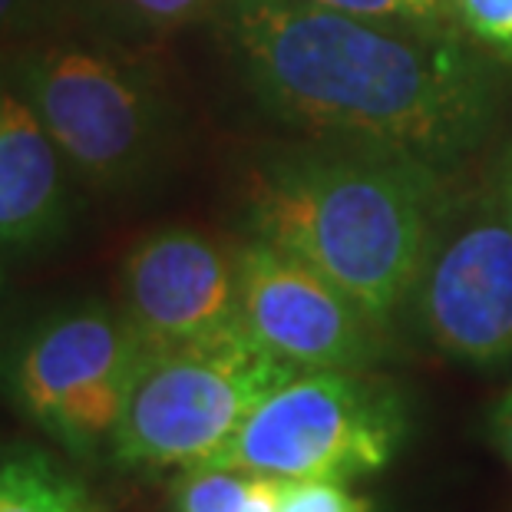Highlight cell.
<instances>
[{"instance_id": "obj_1", "label": "cell", "mask_w": 512, "mask_h": 512, "mask_svg": "<svg viewBox=\"0 0 512 512\" xmlns=\"http://www.w3.org/2000/svg\"><path fill=\"white\" fill-rule=\"evenodd\" d=\"M219 30L245 90L301 139L460 172L503 116V63L460 34H423L311 0H225Z\"/></svg>"}, {"instance_id": "obj_2", "label": "cell", "mask_w": 512, "mask_h": 512, "mask_svg": "<svg viewBox=\"0 0 512 512\" xmlns=\"http://www.w3.org/2000/svg\"><path fill=\"white\" fill-rule=\"evenodd\" d=\"M460 182L394 152L298 139L261 152L248 179V225L308 261L380 328L407 308L433 232Z\"/></svg>"}, {"instance_id": "obj_3", "label": "cell", "mask_w": 512, "mask_h": 512, "mask_svg": "<svg viewBox=\"0 0 512 512\" xmlns=\"http://www.w3.org/2000/svg\"><path fill=\"white\" fill-rule=\"evenodd\" d=\"M291 377L298 370L265 351L245 324L143 351L110 456L133 470L209 463L248 413Z\"/></svg>"}, {"instance_id": "obj_4", "label": "cell", "mask_w": 512, "mask_h": 512, "mask_svg": "<svg viewBox=\"0 0 512 512\" xmlns=\"http://www.w3.org/2000/svg\"><path fill=\"white\" fill-rule=\"evenodd\" d=\"M17 90L43 119L73 176L96 192H126L159 166L172 110L143 63L90 40H53L27 53Z\"/></svg>"}, {"instance_id": "obj_5", "label": "cell", "mask_w": 512, "mask_h": 512, "mask_svg": "<svg viewBox=\"0 0 512 512\" xmlns=\"http://www.w3.org/2000/svg\"><path fill=\"white\" fill-rule=\"evenodd\" d=\"M407 437V403L367 370H308L258 403L209 463L285 483H351L387 470Z\"/></svg>"}, {"instance_id": "obj_6", "label": "cell", "mask_w": 512, "mask_h": 512, "mask_svg": "<svg viewBox=\"0 0 512 512\" xmlns=\"http://www.w3.org/2000/svg\"><path fill=\"white\" fill-rule=\"evenodd\" d=\"M410 311L423 337L456 364L512 361V219L496 176L456 182Z\"/></svg>"}, {"instance_id": "obj_7", "label": "cell", "mask_w": 512, "mask_h": 512, "mask_svg": "<svg viewBox=\"0 0 512 512\" xmlns=\"http://www.w3.org/2000/svg\"><path fill=\"white\" fill-rule=\"evenodd\" d=\"M146 347L123 311L80 301L43 318L10 367L14 403L67 453L110 450Z\"/></svg>"}, {"instance_id": "obj_8", "label": "cell", "mask_w": 512, "mask_h": 512, "mask_svg": "<svg viewBox=\"0 0 512 512\" xmlns=\"http://www.w3.org/2000/svg\"><path fill=\"white\" fill-rule=\"evenodd\" d=\"M235 275L245 331L298 374L370 370L384 351V328L351 294L268 238L248 235Z\"/></svg>"}, {"instance_id": "obj_9", "label": "cell", "mask_w": 512, "mask_h": 512, "mask_svg": "<svg viewBox=\"0 0 512 512\" xmlns=\"http://www.w3.org/2000/svg\"><path fill=\"white\" fill-rule=\"evenodd\" d=\"M123 318L146 351L202 341L238 318L235 255L189 225H166L129 248Z\"/></svg>"}, {"instance_id": "obj_10", "label": "cell", "mask_w": 512, "mask_h": 512, "mask_svg": "<svg viewBox=\"0 0 512 512\" xmlns=\"http://www.w3.org/2000/svg\"><path fill=\"white\" fill-rule=\"evenodd\" d=\"M70 162L24 93L0 83V252H40L73 222Z\"/></svg>"}, {"instance_id": "obj_11", "label": "cell", "mask_w": 512, "mask_h": 512, "mask_svg": "<svg viewBox=\"0 0 512 512\" xmlns=\"http://www.w3.org/2000/svg\"><path fill=\"white\" fill-rule=\"evenodd\" d=\"M83 496L80 479L50 453L34 446L0 453V512H73Z\"/></svg>"}, {"instance_id": "obj_12", "label": "cell", "mask_w": 512, "mask_h": 512, "mask_svg": "<svg viewBox=\"0 0 512 512\" xmlns=\"http://www.w3.org/2000/svg\"><path fill=\"white\" fill-rule=\"evenodd\" d=\"M252 473L232 466H185L172 483V512H242Z\"/></svg>"}, {"instance_id": "obj_13", "label": "cell", "mask_w": 512, "mask_h": 512, "mask_svg": "<svg viewBox=\"0 0 512 512\" xmlns=\"http://www.w3.org/2000/svg\"><path fill=\"white\" fill-rule=\"evenodd\" d=\"M311 4L341 10V14H354V17L384 20V24L423 30V34H460L446 0H311Z\"/></svg>"}, {"instance_id": "obj_14", "label": "cell", "mask_w": 512, "mask_h": 512, "mask_svg": "<svg viewBox=\"0 0 512 512\" xmlns=\"http://www.w3.org/2000/svg\"><path fill=\"white\" fill-rule=\"evenodd\" d=\"M456 30L489 53L496 63L512 67V0H446Z\"/></svg>"}, {"instance_id": "obj_15", "label": "cell", "mask_w": 512, "mask_h": 512, "mask_svg": "<svg viewBox=\"0 0 512 512\" xmlns=\"http://www.w3.org/2000/svg\"><path fill=\"white\" fill-rule=\"evenodd\" d=\"M116 4L152 30H179L219 14L225 0H116Z\"/></svg>"}, {"instance_id": "obj_16", "label": "cell", "mask_w": 512, "mask_h": 512, "mask_svg": "<svg viewBox=\"0 0 512 512\" xmlns=\"http://www.w3.org/2000/svg\"><path fill=\"white\" fill-rule=\"evenodd\" d=\"M281 512H370V499L347 493L344 483L301 479V483H285Z\"/></svg>"}, {"instance_id": "obj_17", "label": "cell", "mask_w": 512, "mask_h": 512, "mask_svg": "<svg viewBox=\"0 0 512 512\" xmlns=\"http://www.w3.org/2000/svg\"><path fill=\"white\" fill-rule=\"evenodd\" d=\"M63 17V0H0V43L43 34Z\"/></svg>"}, {"instance_id": "obj_18", "label": "cell", "mask_w": 512, "mask_h": 512, "mask_svg": "<svg viewBox=\"0 0 512 512\" xmlns=\"http://www.w3.org/2000/svg\"><path fill=\"white\" fill-rule=\"evenodd\" d=\"M281 499H285V479L252 473V486H248L242 512H281Z\"/></svg>"}, {"instance_id": "obj_19", "label": "cell", "mask_w": 512, "mask_h": 512, "mask_svg": "<svg viewBox=\"0 0 512 512\" xmlns=\"http://www.w3.org/2000/svg\"><path fill=\"white\" fill-rule=\"evenodd\" d=\"M489 437H493L499 453H503L512 466V387L496 400L493 413H489Z\"/></svg>"}, {"instance_id": "obj_20", "label": "cell", "mask_w": 512, "mask_h": 512, "mask_svg": "<svg viewBox=\"0 0 512 512\" xmlns=\"http://www.w3.org/2000/svg\"><path fill=\"white\" fill-rule=\"evenodd\" d=\"M493 176H496V185H499V192H503V202H506V212H509V219H512V146H506V152L499 156Z\"/></svg>"}, {"instance_id": "obj_21", "label": "cell", "mask_w": 512, "mask_h": 512, "mask_svg": "<svg viewBox=\"0 0 512 512\" xmlns=\"http://www.w3.org/2000/svg\"><path fill=\"white\" fill-rule=\"evenodd\" d=\"M73 512H103V509H100V506H96V503H93V499H90V496H83V499H80V503H76V506H73Z\"/></svg>"}]
</instances>
